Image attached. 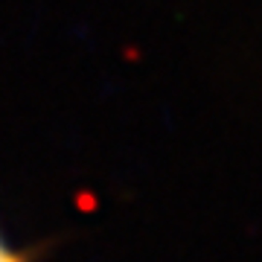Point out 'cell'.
Returning a JSON list of instances; mask_svg holds the SVG:
<instances>
[{
	"label": "cell",
	"mask_w": 262,
	"mask_h": 262,
	"mask_svg": "<svg viewBox=\"0 0 262 262\" xmlns=\"http://www.w3.org/2000/svg\"><path fill=\"white\" fill-rule=\"evenodd\" d=\"M0 262H29V256L24 251H18L6 236L0 233Z\"/></svg>",
	"instance_id": "1"
}]
</instances>
